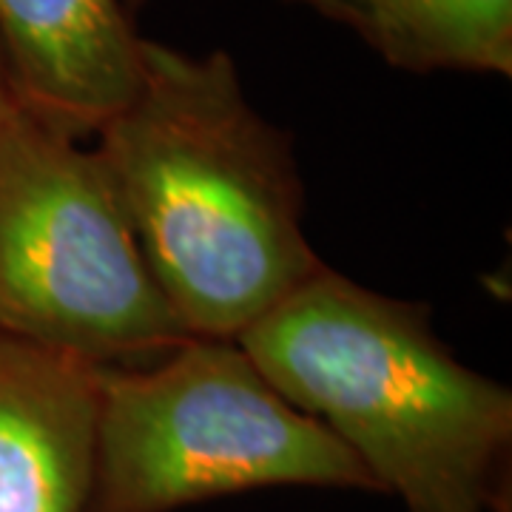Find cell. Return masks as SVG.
I'll return each mask as SVG.
<instances>
[{
	"label": "cell",
	"mask_w": 512,
	"mask_h": 512,
	"mask_svg": "<svg viewBox=\"0 0 512 512\" xmlns=\"http://www.w3.org/2000/svg\"><path fill=\"white\" fill-rule=\"evenodd\" d=\"M94 154L188 336L237 339L325 262L302 228L291 137L228 52L140 46V83Z\"/></svg>",
	"instance_id": "cell-1"
},
{
	"label": "cell",
	"mask_w": 512,
	"mask_h": 512,
	"mask_svg": "<svg viewBox=\"0 0 512 512\" xmlns=\"http://www.w3.org/2000/svg\"><path fill=\"white\" fill-rule=\"evenodd\" d=\"M237 345L407 512H512V390L458 362L424 302L322 265Z\"/></svg>",
	"instance_id": "cell-2"
},
{
	"label": "cell",
	"mask_w": 512,
	"mask_h": 512,
	"mask_svg": "<svg viewBox=\"0 0 512 512\" xmlns=\"http://www.w3.org/2000/svg\"><path fill=\"white\" fill-rule=\"evenodd\" d=\"M86 512H174L262 487L379 493L342 441L282 399L237 339L191 336L140 367H97Z\"/></svg>",
	"instance_id": "cell-3"
},
{
	"label": "cell",
	"mask_w": 512,
	"mask_h": 512,
	"mask_svg": "<svg viewBox=\"0 0 512 512\" xmlns=\"http://www.w3.org/2000/svg\"><path fill=\"white\" fill-rule=\"evenodd\" d=\"M0 333L94 367L151 365L191 339L94 148L18 97L0 120Z\"/></svg>",
	"instance_id": "cell-4"
},
{
	"label": "cell",
	"mask_w": 512,
	"mask_h": 512,
	"mask_svg": "<svg viewBox=\"0 0 512 512\" xmlns=\"http://www.w3.org/2000/svg\"><path fill=\"white\" fill-rule=\"evenodd\" d=\"M140 46L123 0H0V52L18 100L77 140L137 92Z\"/></svg>",
	"instance_id": "cell-5"
},
{
	"label": "cell",
	"mask_w": 512,
	"mask_h": 512,
	"mask_svg": "<svg viewBox=\"0 0 512 512\" xmlns=\"http://www.w3.org/2000/svg\"><path fill=\"white\" fill-rule=\"evenodd\" d=\"M94 370L0 333V512H86Z\"/></svg>",
	"instance_id": "cell-6"
},
{
	"label": "cell",
	"mask_w": 512,
	"mask_h": 512,
	"mask_svg": "<svg viewBox=\"0 0 512 512\" xmlns=\"http://www.w3.org/2000/svg\"><path fill=\"white\" fill-rule=\"evenodd\" d=\"M350 29L402 72L512 74V0H288Z\"/></svg>",
	"instance_id": "cell-7"
},
{
	"label": "cell",
	"mask_w": 512,
	"mask_h": 512,
	"mask_svg": "<svg viewBox=\"0 0 512 512\" xmlns=\"http://www.w3.org/2000/svg\"><path fill=\"white\" fill-rule=\"evenodd\" d=\"M15 89H12V77H9V69H6V57L0 52V120L3 114L9 111V106L15 103Z\"/></svg>",
	"instance_id": "cell-8"
},
{
	"label": "cell",
	"mask_w": 512,
	"mask_h": 512,
	"mask_svg": "<svg viewBox=\"0 0 512 512\" xmlns=\"http://www.w3.org/2000/svg\"><path fill=\"white\" fill-rule=\"evenodd\" d=\"M146 0H123V6H126V12H134V9H140Z\"/></svg>",
	"instance_id": "cell-9"
}]
</instances>
